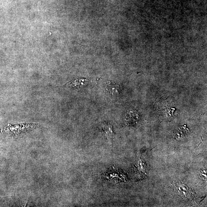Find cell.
<instances>
[{"mask_svg": "<svg viewBox=\"0 0 207 207\" xmlns=\"http://www.w3.org/2000/svg\"><path fill=\"white\" fill-rule=\"evenodd\" d=\"M89 81L86 79H77L64 85V87H80L85 86Z\"/></svg>", "mask_w": 207, "mask_h": 207, "instance_id": "1", "label": "cell"}, {"mask_svg": "<svg viewBox=\"0 0 207 207\" xmlns=\"http://www.w3.org/2000/svg\"><path fill=\"white\" fill-rule=\"evenodd\" d=\"M107 91L112 96H116L120 94L121 87L119 85L114 83H108L106 87Z\"/></svg>", "mask_w": 207, "mask_h": 207, "instance_id": "2", "label": "cell"}, {"mask_svg": "<svg viewBox=\"0 0 207 207\" xmlns=\"http://www.w3.org/2000/svg\"><path fill=\"white\" fill-rule=\"evenodd\" d=\"M103 131L105 136L108 138H110L113 135L112 127L109 124H103L102 126Z\"/></svg>", "mask_w": 207, "mask_h": 207, "instance_id": "3", "label": "cell"}]
</instances>
